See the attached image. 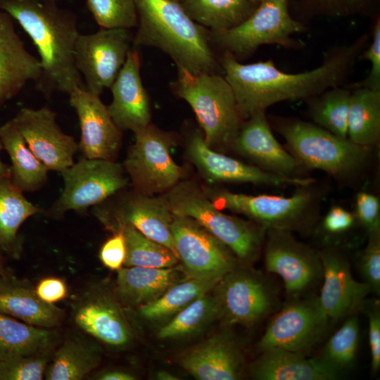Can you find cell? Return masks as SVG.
Returning <instances> with one entry per match:
<instances>
[{
    "label": "cell",
    "mask_w": 380,
    "mask_h": 380,
    "mask_svg": "<svg viewBox=\"0 0 380 380\" xmlns=\"http://www.w3.org/2000/svg\"><path fill=\"white\" fill-rule=\"evenodd\" d=\"M329 321L318 298L293 300L272 318L258 343V349L304 354L319 341Z\"/></svg>",
    "instance_id": "16"
},
{
    "label": "cell",
    "mask_w": 380,
    "mask_h": 380,
    "mask_svg": "<svg viewBox=\"0 0 380 380\" xmlns=\"http://www.w3.org/2000/svg\"><path fill=\"white\" fill-rule=\"evenodd\" d=\"M170 229L177 257L189 278L220 280L236 268L234 253L194 220L173 214Z\"/></svg>",
    "instance_id": "14"
},
{
    "label": "cell",
    "mask_w": 380,
    "mask_h": 380,
    "mask_svg": "<svg viewBox=\"0 0 380 380\" xmlns=\"http://www.w3.org/2000/svg\"><path fill=\"white\" fill-rule=\"evenodd\" d=\"M181 365L199 380H235L241 378L243 354L232 338L215 335L188 350Z\"/></svg>",
    "instance_id": "26"
},
{
    "label": "cell",
    "mask_w": 380,
    "mask_h": 380,
    "mask_svg": "<svg viewBox=\"0 0 380 380\" xmlns=\"http://www.w3.org/2000/svg\"><path fill=\"white\" fill-rule=\"evenodd\" d=\"M87 4L101 28L130 30L137 25L134 0H87Z\"/></svg>",
    "instance_id": "41"
},
{
    "label": "cell",
    "mask_w": 380,
    "mask_h": 380,
    "mask_svg": "<svg viewBox=\"0 0 380 380\" xmlns=\"http://www.w3.org/2000/svg\"><path fill=\"white\" fill-rule=\"evenodd\" d=\"M44 210L32 204L11 182L0 177V253L13 260L20 258L23 238L19 229L30 217Z\"/></svg>",
    "instance_id": "29"
},
{
    "label": "cell",
    "mask_w": 380,
    "mask_h": 380,
    "mask_svg": "<svg viewBox=\"0 0 380 380\" xmlns=\"http://www.w3.org/2000/svg\"><path fill=\"white\" fill-rule=\"evenodd\" d=\"M0 141L8 154L10 179L23 192L40 189L48 179V169L34 155L12 120L0 125Z\"/></svg>",
    "instance_id": "31"
},
{
    "label": "cell",
    "mask_w": 380,
    "mask_h": 380,
    "mask_svg": "<svg viewBox=\"0 0 380 380\" xmlns=\"http://www.w3.org/2000/svg\"><path fill=\"white\" fill-rule=\"evenodd\" d=\"M114 291L92 284L71 303V318L75 326L98 342L115 349L132 343V328Z\"/></svg>",
    "instance_id": "13"
},
{
    "label": "cell",
    "mask_w": 380,
    "mask_h": 380,
    "mask_svg": "<svg viewBox=\"0 0 380 380\" xmlns=\"http://www.w3.org/2000/svg\"><path fill=\"white\" fill-rule=\"evenodd\" d=\"M27 146L48 170L61 172L74 163L75 139L64 133L50 108H23L11 119Z\"/></svg>",
    "instance_id": "18"
},
{
    "label": "cell",
    "mask_w": 380,
    "mask_h": 380,
    "mask_svg": "<svg viewBox=\"0 0 380 380\" xmlns=\"http://www.w3.org/2000/svg\"><path fill=\"white\" fill-rule=\"evenodd\" d=\"M220 280L188 278L169 288L154 300L139 308L141 317L159 320L176 314L199 296L212 291Z\"/></svg>",
    "instance_id": "35"
},
{
    "label": "cell",
    "mask_w": 380,
    "mask_h": 380,
    "mask_svg": "<svg viewBox=\"0 0 380 380\" xmlns=\"http://www.w3.org/2000/svg\"><path fill=\"white\" fill-rule=\"evenodd\" d=\"M119 230L125 238V267L167 268L178 263V258L170 248L148 238L134 227L126 224Z\"/></svg>",
    "instance_id": "37"
},
{
    "label": "cell",
    "mask_w": 380,
    "mask_h": 380,
    "mask_svg": "<svg viewBox=\"0 0 380 380\" xmlns=\"http://www.w3.org/2000/svg\"><path fill=\"white\" fill-rule=\"evenodd\" d=\"M218 319L227 324L251 326L270 313L274 296L258 274L235 268L214 286Z\"/></svg>",
    "instance_id": "15"
},
{
    "label": "cell",
    "mask_w": 380,
    "mask_h": 380,
    "mask_svg": "<svg viewBox=\"0 0 380 380\" xmlns=\"http://www.w3.org/2000/svg\"><path fill=\"white\" fill-rule=\"evenodd\" d=\"M350 96V89L342 85L308 100V112L313 123L340 138L348 139Z\"/></svg>",
    "instance_id": "36"
},
{
    "label": "cell",
    "mask_w": 380,
    "mask_h": 380,
    "mask_svg": "<svg viewBox=\"0 0 380 380\" xmlns=\"http://www.w3.org/2000/svg\"><path fill=\"white\" fill-rule=\"evenodd\" d=\"M180 4L191 19L212 32L238 26L258 6L247 0H184Z\"/></svg>",
    "instance_id": "33"
},
{
    "label": "cell",
    "mask_w": 380,
    "mask_h": 380,
    "mask_svg": "<svg viewBox=\"0 0 380 380\" xmlns=\"http://www.w3.org/2000/svg\"><path fill=\"white\" fill-rule=\"evenodd\" d=\"M369 239L360 259V272L372 291L380 292V231L368 234Z\"/></svg>",
    "instance_id": "43"
},
{
    "label": "cell",
    "mask_w": 380,
    "mask_h": 380,
    "mask_svg": "<svg viewBox=\"0 0 380 380\" xmlns=\"http://www.w3.org/2000/svg\"><path fill=\"white\" fill-rule=\"evenodd\" d=\"M132 39L130 30L124 28H101L94 33L79 34L74 61L87 90L100 96L110 88L133 46Z\"/></svg>",
    "instance_id": "12"
},
{
    "label": "cell",
    "mask_w": 380,
    "mask_h": 380,
    "mask_svg": "<svg viewBox=\"0 0 380 380\" xmlns=\"http://www.w3.org/2000/svg\"><path fill=\"white\" fill-rule=\"evenodd\" d=\"M355 216L368 234L380 231V201L366 191H360L355 198Z\"/></svg>",
    "instance_id": "45"
},
{
    "label": "cell",
    "mask_w": 380,
    "mask_h": 380,
    "mask_svg": "<svg viewBox=\"0 0 380 380\" xmlns=\"http://www.w3.org/2000/svg\"><path fill=\"white\" fill-rule=\"evenodd\" d=\"M289 2L290 0H262L250 16L238 26L223 32H210L215 48L239 61L253 55L262 45L303 47V42L291 36L305 32L307 27L292 17Z\"/></svg>",
    "instance_id": "8"
},
{
    "label": "cell",
    "mask_w": 380,
    "mask_h": 380,
    "mask_svg": "<svg viewBox=\"0 0 380 380\" xmlns=\"http://www.w3.org/2000/svg\"><path fill=\"white\" fill-rule=\"evenodd\" d=\"M4 149L2 144L0 141V151ZM11 170L10 165H7L3 163L0 158V177H10Z\"/></svg>",
    "instance_id": "51"
},
{
    "label": "cell",
    "mask_w": 380,
    "mask_h": 380,
    "mask_svg": "<svg viewBox=\"0 0 380 380\" xmlns=\"http://www.w3.org/2000/svg\"><path fill=\"white\" fill-rule=\"evenodd\" d=\"M56 339L51 329L30 325L0 313V361L52 351Z\"/></svg>",
    "instance_id": "32"
},
{
    "label": "cell",
    "mask_w": 380,
    "mask_h": 380,
    "mask_svg": "<svg viewBox=\"0 0 380 380\" xmlns=\"http://www.w3.org/2000/svg\"><path fill=\"white\" fill-rule=\"evenodd\" d=\"M251 367L258 380H334L340 372L321 357L308 358L303 353L281 349L264 350Z\"/></svg>",
    "instance_id": "27"
},
{
    "label": "cell",
    "mask_w": 380,
    "mask_h": 380,
    "mask_svg": "<svg viewBox=\"0 0 380 380\" xmlns=\"http://www.w3.org/2000/svg\"><path fill=\"white\" fill-rule=\"evenodd\" d=\"M315 183L298 186L291 196L248 195L206 186L202 189L219 210L246 215L266 230L304 232L317 220L323 197Z\"/></svg>",
    "instance_id": "5"
},
{
    "label": "cell",
    "mask_w": 380,
    "mask_h": 380,
    "mask_svg": "<svg viewBox=\"0 0 380 380\" xmlns=\"http://www.w3.org/2000/svg\"><path fill=\"white\" fill-rule=\"evenodd\" d=\"M265 112L255 113L243 122L232 148L263 170L296 177L302 166L276 139Z\"/></svg>",
    "instance_id": "23"
},
{
    "label": "cell",
    "mask_w": 380,
    "mask_h": 380,
    "mask_svg": "<svg viewBox=\"0 0 380 380\" xmlns=\"http://www.w3.org/2000/svg\"><path fill=\"white\" fill-rule=\"evenodd\" d=\"M302 19L316 16H370L376 10L378 0H296Z\"/></svg>",
    "instance_id": "40"
},
{
    "label": "cell",
    "mask_w": 380,
    "mask_h": 380,
    "mask_svg": "<svg viewBox=\"0 0 380 380\" xmlns=\"http://www.w3.org/2000/svg\"><path fill=\"white\" fill-rule=\"evenodd\" d=\"M318 253L323 276L318 300L322 311L329 320L350 315L361 308L370 286L354 279L349 262L338 249L326 248Z\"/></svg>",
    "instance_id": "21"
},
{
    "label": "cell",
    "mask_w": 380,
    "mask_h": 380,
    "mask_svg": "<svg viewBox=\"0 0 380 380\" xmlns=\"http://www.w3.org/2000/svg\"><path fill=\"white\" fill-rule=\"evenodd\" d=\"M272 122L302 167L345 179L360 173L369 160L371 148L340 138L314 123L279 117Z\"/></svg>",
    "instance_id": "6"
},
{
    "label": "cell",
    "mask_w": 380,
    "mask_h": 380,
    "mask_svg": "<svg viewBox=\"0 0 380 380\" xmlns=\"http://www.w3.org/2000/svg\"><path fill=\"white\" fill-rule=\"evenodd\" d=\"M368 39L365 33L350 44L334 47L320 65L295 74L279 70L271 59L244 64L224 52L219 61L245 120L279 102L308 101L330 88L343 85Z\"/></svg>",
    "instance_id": "1"
},
{
    "label": "cell",
    "mask_w": 380,
    "mask_h": 380,
    "mask_svg": "<svg viewBox=\"0 0 380 380\" xmlns=\"http://www.w3.org/2000/svg\"><path fill=\"white\" fill-rule=\"evenodd\" d=\"M51 351L0 361V380H42Z\"/></svg>",
    "instance_id": "42"
},
{
    "label": "cell",
    "mask_w": 380,
    "mask_h": 380,
    "mask_svg": "<svg viewBox=\"0 0 380 380\" xmlns=\"http://www.w3.org/2000/svg\"><path fill=\"white\" fill-rule=\"evenodd\" d=\"M359 59L369 62L371 68L368 75L362 81L350 85L349 89L366 87L380 90V18H376L372 29V41L367 49L358 56Z\"/></svg>",
    "instance_id": "44"
},
{
    "label": "cell",
    "mask_w": 380,
    "mask_h": 380,
    "mask_svg": "<svg viewBox=\"0 0 380 380\" xmlns=\"http://www.w3.org/2000/svg\"><path fill=\"white\" fill-rule=\"evenodd\" d=\"M13 20L0 10V107L15 96L29 81L41 76L38 58L26 49Z\"/></svg>",
    "instance_id": "24"
},
{
    "label": "cell",
    "mask_w": 380,
    "mask_h": 380,
    "mask_svg": "<svg viewBox=\"0 0 380 380\" xmlns=\"http://www.w3.org/2000/svg\"><path fill=\"white\" fill-rule=\"evenodd\" d=\"M265 235L267 270L282 278L291 296L297 297L308 290L322 274L318 252L298 241L290 232L267 229Z\"/></svg>",
    "instance_id": "17"
},
{
    "label": "cell",
    "mask_w": 380,
    "mask_h": 380,
    "mask_svg": "<svg viewBox=\"0 0 380 380\" xmlns=\"http://www.w3.org/2000/svg\"><path fill=\"white\" fill-rule=\"evenodd\" d=\"M164 196L174 215L194 220L239 260L251 261L258 256L266 234L258 224L222 213L191 182H179Z\"/></svg>",
    "instance_id": "7"
},
{
    "label": "cell",
    "mask_w": 380,
    "mask_h": 380,
    "mask_svg": "<svg viewBox=\"0 0 380 380\" xmlns=\"http://www.w3.org/2000/svg\"><path fill=\"white\" fill-rule=\"evenodd\" d=\"M355 214L339 205L331 206L323 218L322 225L324 231L331 234H339L348 231L355 223Z\"/></svg>",
    "instance_id": "48"
},
{
    "label": "cell",
    "mask_w": 380,
    "mask_h": 380,
    "mask_svg": "<svg viewBox=\"0 0 380 380\" xmlns=\"http://www.w3.org/2000/svg\"><path fill=\"white\" fill-rule=\"evenodd\" d=\"M113 234L100 248L99 259L107 268L118 271L124 265L126 255L125 242L122 231L119 230Z\"/></svg>",
    "instance_id": "46"
},
{
    "label": "cell",
    "mask_w": 380,
    "mask_h": 380,
    "mask_svg": "<svg viewBox=\"0 0 380 380\" xmlns=\"http://www.w3.org/2000/svg\"><path fill=\"white\" fill-rule=\"evenodd\" d=\"M250 2H252L253 4H258L262 0H247Z\"/></svg>",
    "instance_id": "54"
},
{
    "label": "cell",
    "mask_w": 380,
    "mask_h": 380,
    "mask_svg": "<svg viewBox=\"0 0 380 380\" xmlns=\"http://www.w3.org/2000/svg\"><path fill=\"white\" fill-rule=\"evenodd\" d=\"M186 153L200 173L210 182L252 183L270 186H298L315 182L309 177L277 175L216 152L208 146L202 131L198 129L190 135Z\"/></svg>",
    "instance_id": "19"
},
{
    "label": "cell",
    "mask_w": 380,
    "mask_h": 380,
    "mask_svg": "<svg viewBox=\"0 0 380 380\" xmlns=\"http://www.w3.org/2000/svg\"><path fill=\"white\" fill-rule=\"evenodd\" d=\"M156 379L160 380H178L179 378L167 371H159L156 374Z\"/></svg>",
    "instance_id": "52"
},
{
    "label": "cell",
    "mask_w": 380,
    "mask_h": 380,
    "mask_svg": "<svg viewBox=\"0 0 380 380\" xmlns=\"http://www.w3.org/2000/svg\"><path fill=\"white\" fill-rule=\"evenodd\" d=\"M137 13L133 46L154 47L177 69L192 75L221 73L210 31L195 23L174 0H134Z\"/></svg>",
    "instance_id": "3"
},
{
    "label": "cell",
    "mask_w": 380,
    "mask_h": 380,
    "mask_svg": "<svg viewBox=\"0 0 380 380\" xmlns=\"http://www.w3.org/2000/svg\"><path fill=\"white\" fill-rule=\"evenodd\" d=\"M170 89L192 108L209 147L232 148L244 120L223 75H192L177 69V77L171 82Z\"/></svg>",
    "instance_id": "4"
},
{
    "label": "cell",
    "mask_w": 380,
    "mask_h": 380,
    "mask_svg": "<svg viewBox=\"0 0 380 380\" xmlns=\"http://www.w3.org/2000/svg\"><path fill=\"white\" fill-rule=\"evenodd\" d=\"M134 135L135 141L129 147L123 163L134 189L148 196L165 194L184 176L182 168L170 155L175 144L173 134L151 122Z\"/></svg>",
    "instance_id": "10"
},
{
    "label": "cell",
    "mask_w": 380,
    "mask_h": 380,
    "mask_svg": "<svg viewBox=\"0 0 380 380\" xmlns=\"http://www.w3.org/2000/svg\"><path fill=\"white\" fill-rule=\"evenodd\" d=\"M0 313L45 329L59 326L65 316L64 309L42 300L29 280L8 268L0 275Z\"/></svg>",
    "instance_id": "25"
},
{
    "label": "cell",
    "mask_w": 380,
    "mask_h": 380,
    "mask_svg": "<svg viewBox=\"0 0 380 380\" xmlns=\"http://www.w3.org/2000/svg\"><path fill=\"white\" fill-rule=\"evenodd\" d=\"M69 102L79 120L78 150L89 159L115 160L122 144V132L111 118L107 106L84 87L69 94Z\"/></svg>",
    "instance_id": "20"
},
{
    "label": "cell",
    "mask_w": 380,
    "mask_h": 380,
    "mask_svg": "<svg viewBox=\"0 0 380 380\" xmlns=\"http://www.w3.org/2000/svg\"><path fill=\"white\" fill-rule=\"evenodd\" d=\"M123 165L115 160L89 159L84 157L63 170V190L43 214L51 219H61L68 210L84 213L129 182Z\"/></svg>",
    "instance_id": "9"
},
{
    "label": "cell",
    "mask_w": 380,
    "mask_h": 380,
    "mask_svg": "<svg viewBox=\"0 0 380 380\" xmlns=\"http://www.w3.org/2000/svg\"><path fill=\"white\" fill-rule=\"evenodd\" d=\"M35 291L42 300L52 304L63 300L68 293L65 281L53 276L40 279L35 286Z\"/></svg>",
    "instance_id": "49"
},
{
    "label": "cell",
    "mask_w": 380,
    "mask_h": 380,
    "mask_svg": "<svg viewBox=\"0 0 380 380\" xmlns=\"http://www.w3.org/2000/svg\"><path fill=\"white\" fill-rule=\"evenodd\" d=\"M218 308L213 295L206 293L177 312L158 331L160 339H175L190 336L210 322L218 319Z\"/></svg>",
    "instance_id": "38"
},
{
    "label": "cell",
    "mask_w": 380,
    "mask_h": 380,
    "mask_svg": "<svg viewBox=\"0 0 380 380\" xmlns=\"http://www.w3.org/2000/svg\"><path fill=\"white\" fill-rule=\"evenodd\" d=\"M0 10L20 25L36 47L42 69L35 83L38 91L49 98L56 91L69 94L84 87L75 65L80 32L72 12L46 0H0Z\"/></svg>",
    "instance_id": "2"
},
{
    "label": "cell",
    "mask_w": 380,
    "mask_h": 380,
    "mask_svg": "<svg viewBox=\"0 0 380 380\" xmlns=\"http://www.w3.org/2000/svg\"><path fill=\"white\" fill-rule=\"evenodd\" d=\"M179 267H125L118 270L114 289L126 305H141L156 300L174 284L188 279Z\"/></svg>",
    "instance_id": "28"
},
{
    "label": "cell",
    "mask_w": 380,
    "mask_h": 380,
    "mask_svg": "<svg viewBox=\"0 0 380 380\" xmlns=\"http://www.w3.org/2000/svg\"><path fill=\"white\" fill-rule=\"evenodd\" d=\"M358 341V319L357 317L351 316L329 339L321 358L341 372L353 363Z\"/></svg>",
    "instance_id": "39"
},
{
    "label": "cell",
    "mask_w": 380,
    "mask_h": 380,
    "mask_svg": "<svg viewBox=\"0 0 380 380\" xmlns=\"http://www.w3.org/2000/svg\"><path fill=\"white\" fill-rule=\"evenodd\" d=\"M96 340L81 335L65 338L52 353L46 367V380H81L95 369L102 358Z\"/></svg>",
    "instance_id": "30"
},
{
    "label": "cell",
    "mask_w": 380,
    "mask_h": 380,
    "mask_svg": "<svg viewBox=\"0 0 380 380\" xmlns=\"http://www.w3.org/2000/svg\"><path fill=\"white\" fill-rule=\"evenodd\" d=\"M140 67L139 52L133 46L110 88L113 99L107 108L122 132L131 130L134 133L151 123V103L142 83Z\"/></svg>",
    "instance_id": "22"
},
{
    "label": "cell",
    "mask_w": 380,
    "mask_h": 380,
    "mask_svg": "<svg viewBox=\"0 0 380 380\" xmlns=\"http://www.w3.org/2000/svg\"><path fill=\"white\" fill-rule=\"evenodd\" d=\"M351 91L347 137L352 142L372 148L380 136V90L366 87Z\"/></svg>",
    "instance_id": "34"
},
{
    "label": "cell",
    "mask_w": 380,
    "mask_h": 380,
    "mask_svg": "<svg viewBox=\"0 0 380 380\" xmlns=\"http://www.w3.org/2000/svg\"><path fill=\"white\" fill-rule=\"evenodd\" d=\"M4 256L0 253V275L4 272L7 267L4 265Z\"/></svg>",
    "instance_id": "53"
},
{
    "label": "cell",
    "mask_w": 380,
    "mask_h": 380,
    "mask_svg": "<svg viewBox=\"0 0 380 380\" xmlns=\"http://www.w3.org/2000/svg\"><path fill=\"white\" fill-rule=\"evenodd\" d=\"M95 379L99 380H134L136 379L135 376L131 373L118 370V369H111L106 370L97 373L94 378Z\"/></svg>",
    "instance_id": "50"
},
{
    "label": "cell",
    "mask_w": 380,
    "mask_h": 380,
    "mask_svg": "<svg viewBox=\"0 0 380 380\" xmlns=\"http://www.w3.org/2000/svg\"><path fill=\"white\" fill-rule=\"evenodd\" d=\"M46 1H50V2H53V3H56V4H57L58 1H61V0H46Z\"/></svg>",
    "instance_id": "55"
},
{
    "label": "cell",
    "mask_w": 380,
    "mask_h": 380,
    "mask_svg": "<svg viewBox=\"0 0 380 380\" xmlns=\"http://www.w3.org/2000/svg\"><path fill=\"white\" fill-rule=\"evenodd\" d=\"M369 305L367 309L369 322V343L371 352V367L374 372L380 367V312L376 303Z\"/></svg>",
    "instance_id": "47"
},
{
    "label": "cell",
    "mask_w": 380,
    "mask_h": 380,
    "mask_svg": "<svg viewBox=\"0 0 380 380\" xmlns=\"http://www.w3.org/2000/svg\"><path fill=\"white\" fill-rule=\"evenodd\" d=\"M174 1H177L179 3H181V2L184 1V0H174Z\"/></svg>",
    "instance_id": "56"
},
{
    "label": "cell",
    "mask_w": 380,
    "mask_h": 380,
    "mask_svg": "<svg viewBox=\"0 0 380 380\" xmlns=\"http://www.w3.org/2000/svg\"><path fill=\"white\" fill-rule=\"evenodd\" d=\"M123 189L93 206V215L113 233L131 225L177 257L170 229L173 213L164 194L156 197Z\"/></svg>",
    "instance_id": "11"
}]
</instances>
